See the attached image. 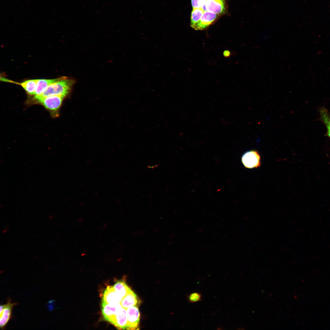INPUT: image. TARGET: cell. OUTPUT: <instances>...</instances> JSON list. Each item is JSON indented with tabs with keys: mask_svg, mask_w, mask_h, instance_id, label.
<instances>
[{
	"mask_svg": "<svg viewBox=\"0 0 330 330\" xmlns=\"http://www.w3.org/2000/svg\"><path fill=\"white\" fill-rule=\"evenodd\" d=\"M244 166L248 169L257 168L261 165V156L258 151L251 150L244 152L241 157Z\"/></svg>",
	"mask_w": 330,
	"mask_h": 330,
	"instance_id": "3957f363",
	"label": "cell"
},
{
	"mask_svg": "<svg viewBox=\"0 0 330 330\" xmlns=\"http://www.w3.org/2000/svg\"><path fill=\"white\" fill-rule=\"evenodd\" d=\"M60 78L52 79H38L34 95L41 94L50 84L59 80Z\"/></svg>",
	"mask_w": 330,
	"mask_h": 330,
	"instance_id": "4fadbf2b",
	"label": "cell"
},
{
	"mask_svg": "<svg viewBox=\"0 0 330 330\" xmlns=\"http://www.w3.org/2000/svg\"><path fill=\"white\" fill-rule=\"evenodd\" d=\"M158 165H149L148 166V167L149 168L153 169L156 167H158Z\"/></svg>",
	"mask_w": 330,
	"mask_h": 330,
	"instance_id": "ffe728a7",
	"label": "cell"
},
{
	"mask_svg": "<svg viewBox=\"0 0 330 330\" xmlns=\"http://www.w3.org/2000/svg\"><path fill=\"white\" fill-rule=\"evenodd\" d=\"M207 11L213 13L218 15L224 13L225 11L224 2L219 0H207Z\"/></svg>",
	"mask_w": 330,
	"mask_h": 330,
	"instance_id": "8fae6325",
	"label": "cell"
},
{
	"mask_svg": "<svg viewBox=\"0 0 330 330\" xmlns=\"http://www.w3.org/2000/svg\"><path fill=\"white\" fill-rule=\"evenodd\" d=\"M111 323L118 329H127V318L126 309L122 307L118 311Z\"/></svg>",
	"mask_w": 330,
	"mask_h": 330,
	"instance_id": "ba28073f",
	"label": "cell"
},
{
	"mask_svg": "<svg viewBox=\"0 0 330 330\" xmlns=\"http://www.w3.org/2000/svg\"><path fill=\"white\" fill-rule=\"evenodd\" d=\"M113 286L116 293L122 299L131 289L123 280L117 281Z\"/></svg>",
	"mask_w": 330,
	"mask_h": 330,
	"instance_id": "9a60e30c",
	"label": "cell"
},
{
	"mask_svg": "<svg viewBox=\"0 0 330 330\" xmlns=\"http://www.w3.org/2000/svg\"><path fill=\"white\" fill-rule=\"evenodd\" d=\"M17 304V303L12 302L10 299H9L6 304L0 305V328L1 329H4L12 317L13 308Z\"/></svg>",
	"mask_w": 330,
	"mask_h": 330,
	"instance_id": "277c9868",
	"label": "cell"
},
{
	"mask_svg": "<svg viewBox=\"0 0 330 330\" xmlns=\"http://www.w3.org/2000/svg\"><path fill=\"white\" fill-rule=\"evenodd\" d=\"M139 300L136 295L131 289L127 294L122 299L120 303L124 308L137 306L139 303Z\"/></svg>",
	"mask_w": 330,
	"mask_h": 330,
	"instance_id": "7c38bea8",
	"label": "cell"
},
{
	"mask_svg": "<svg viewBox=\"0 0 330 330\" xmlns=\"http://www.w3.org/2000/svg\"><path fill=\"white\" fill-rule=\"evenodd\" d=\"M122 307L120 303L108 304L102 300L101 311L104 318L111 323L118 311Z\"/></svg>",
	"mask_w": 330,
	"mask_h": 330,
	"instance_id": "5b68a950",
	"label": "cell"
},
{
	"mask_svg": "<svg viewBox=\"0 0 330 330\" xmlns=\"http://www.w3.org/2000/svg\"><path fill=\"white\" fill-rule=\"evenodd\" d=\"M65 97L60 96L42 97L35 95L34 98L38 103L53 113H56L60 108Z\"/></svg>",
	"mask_w": 330,
	"mask_h": 330,
	"instance_id": "7a4b0ae2",
	"label": "cell"
},
{
	"mask_svg": "<svg viewBox=\"0 0 330 330\" xmlns=\"http://www.w3.org/2000/svg\"><path fill=\"white\" fill-rule=\"evenodd\" d=\"M188 299L190 302H195L201 301L202 297L200 293L197 292H194L190 294Z\"/></svg>",
	"mask_w": 330,
	"mask_h": 330,
	"instance_id": "e0dca14e",
	"label": "cell"
},
{
	"mask_svg": "<svg viewBox=\"0 0 330 330\" xmlns=\"http://www.w3.org/2000/svg\"><path fill=\"white\" fill-rule=\"evenodd\" d=\"M127 310V329L135 330L138 327L140 314L137 306L130 307Z\"/></svg>",
	"mask_w": 330,
	"mask_h": 330,
	"instance_id": "8992f818",
	"label": "cell"
},
{
	"mask_svg": "<svg viewBox=\"0 0 330 330\" xmlns=\"http://www.w3.org/2000/svg\"><path fill=\"white\" fill-rule=\"evenodd\" d=\"M203 0H191L192 6L193 9L201 8Z\"/></svg>",
	"mask_w": 330,
	"mask_h": 330,
	"instance_id": "ac0fdd59",
	"label": "cell"
},
{
	"mask_svg": "<svg viewBox=\"0 0 330 330\" xmlns=\"http://www.w3.org/2000/svg\"><path fill=\"white\" fill-rule=\"evenodd\" d=\"M218 15L209 11L204 12L199 21L193 28L196 30H203L211 24L217 17Z\"/></svg>",
	"mask_w": 330,
	"mask_h": 330,
	"instance_id": "52a82bcc",
	"label": "cell"
},
{
	"mask_svg": "<svg viewBox=\"0 0 330 330\" xmlns=\"http://www.w3.org/2000/svg\"><path fill=\"white\" fill-rule=\"evenodd\" d=\"M75 83L73 79L61 77L59 80L50 84L42 93L38 95L42 97L60 96L65 97L70 92Z\"/></svg>",
	"mask_w": 330,
	"mask_h": 330,
	"instance_id": "6da1fadb",
	"label": "cell"
},
{
	"mask_svg": "<svg viewBox=\"0 0 330 330\" xmlns=\"http://www.w3.org/2000/svg\"><path fill=\"white\" fill-rule=\"evenodd\" d=\"M220 1H223L224 0H219Z\"/></svg>",
	"mask_w": 330,
	"mask_h": 330,
	"instance_id": "44dd1931",
	"label": "cell"
},
{
	"mask_svg": "<svg viewBox=\"0 0 330 330\" xmlns=\"http://www.w3.org/2000/svg\"><path fill=\"white\" fill-rule=\"evenodd\" d=\"M230 52L228 50H225L223 52V55L226 57H228L230 55Z\"/></svg>",
	"mask_w": 330,
	"mask_h": 330,
	"instance_id": "d6986e66",
	"label": "cell"
},
{
	"mask_svg": "<svg viewBox=\"0 0 330 330\" xmlns=\"http://www.w3.org/2000/svg\"><path fill=\"white\" fill-rule=\"evenodd\" d=\"M1 80L3 81L14 83L21 86L26 92L30 95H34L38 79H30L22 82H18L2 77Z\"/></svg>",
	"mask_w": 330,
	"mask_h": 330,
	"instance_id": "30bf717a",
	"label": "cell"
},
{
	"mask_svg": "<svg viewBox=\"0 0 330 330\" xmlns=\"http://www.w3.org/2000/svg\"><path fill=\"white\" fill-rule=\"evenodd\" d=\"M204 12L201 8L193 9L190 17V26L193 28L200 20Z\"/></svg>",
	"mask_w": 330,
	"mask_h": 330,
	"instance_id": "2e32d148",
	"label": "cell"
},
{
	"mask_svg": "<svg viewBox=\"0 0 330 330\" xmlns=\"http://www.w3.org/2000/svg\"><path fill=\"white\" fill-rule=\"evenodd\" d=\"M319 111L320 120L325 125L327 129L325 136L330 139V114L327 109L324 107L321 108Z\"/></svg>",
	"mask_w": 330,
	"mask_h": 330,
	"instance_id": "5bb4252c",
	"label": "cell"
},
{
	"mask_svg": "<svg viewBox=\"0 0 330 330\" xmlns=\"http://www.w3.org/2000/svg\"><path fill=\"white\" fill-rule=\"evenodd\" d=\"M122 299L116 292L113 286H108L105 290L102 300L110 304L120 303Z\"/></svg>",
	"mask_w": 330,
	"mask_h": 330,
	"instance_id": "9c48e42d",
	"label": "cell"
}]
</instances>
